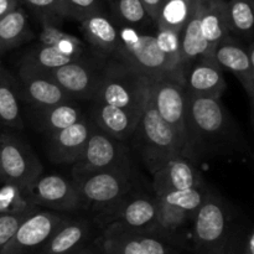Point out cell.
I'll use <instances>...</instances> for the list:
<instances>
[{
    "label": "cell",
    "mask_w": 254,
    "mask_h": 254,
    "mask_svg": "<svg viewBox=\"0 0 254 254\" xmlns=\"http://www.w3.org/2000/svg\"><path fill=\"white\" fill-rule=\"evenodd\" d=\"M247 149L240 127L221 99L186 94L185 156L196 161L236 155Z\"/></svg>",
    "instance_id": "obj_1"
},
{
    "label": "cell",
    "mask_w": 254,
    "mask_h": 254,
    "mask_svg": "<svg viewBox=\"0 0 254 254\" xmlns=\"http://www.w3.org/2000/svg\"><path fill=\"white\" fill-rule=\"evenodd\" d=\"M240 223L232 207L213 192L198 210L192 223L191 254H227Z\"/></svg>",
    "instance_id": "obj_2"
},
{
    "label": "cell",
    "mask_w": 254,
    "mask_h": 254,
    "mask_svg": "<svg viewBox=\"0 0 254 254\" xmlns=\"http://www.w3.org/2000/svg\"><path fill=\"white\" fill-rule=\"evenodd\" d=\"M130 140L151 174L173 156L185 155L181 139L155 111L149 82L143 111Z\"/></svg>",
    "instance_id": "obj_3"
},
{
    "label": "cell",
    "mask_w": 254,
    "mask_h": 254,
    "mask_svg": "<svg viewBox=\"0 0 254 254\" xmlns=\"http://www.w3.org/2000/svg\"><path fill=\"white\" fill-rule=\"evenodd\" d=\"M210 191L211 189L205 185L155 196L156 222L151 233L190 252L186 231L192 227L193 220Z\"/></svg>",
    "instance_id": "obj_4"
},
{
    "label": "cell",
    "mask_w": 254,
    "mask_h": 254,
    "mask_svg": "<svg viewBox=\"0 0 254 254\" xmlns=\"http://www.w3.org/2000/svg\"><path fill=\"white\" fill-rule=\"evenodd\" d=\"M117 26L119 46L112 59L149 78L174 79L184 86L183 77L171 67L156 47L154 35L146 34L135 27Z\"/></svg>",
    "instance_id": "obj_5"
},
{
    "label": "cell",
    "mask_w": 254,
    "mask_h": 254,
    "mask_svg": "<svg viewBox=\"0 0 254 254\" xmlns=\"http://www.w3.org/2000/svg\"><path fill=\"white\" fill-rule=\"evenodd\" d=\"M82 208L94 215L106 212L135 190L131 169L71 174Z\"/></svg>",
    "instance_id": "obj_6"
},
{
    "label": "cell",
    "mask_w": 254,
    "mask_h": 254,
    "mask_svg": "<svg viewBox=\"0 0 254 254\" xmlns=\"http://www.w3.org/2000/svg\"><path fill=\"white\" fill-rule=\"evenodd\" d=\"M148 82L149 77L112 59L103 64L101 83L92 101L133 113H141L148 92Z\"/></svg>",
    "instance_id": "obj_7"
},
{
    "label": "cell",
    "mask_w": 254,
    "mask_h": 254,
    "mask_svg": "<svg viewBox=\"0 0 254 254\" xmlns=\"http://www.w3.org/2000/svg\"><path fill=\"white\" fill-rule=\"evenodd\" d=\"M44 173L31 146L12 134L0 135V184H12L26 191Z\"/></svg>",
    "instance_id": "obj_8"
},
{
    "label": "cell",
    "mask_w": 254,
    "mask_h": 254,
    "mask_svg": "<svg viewBox=\"0 0 254 254\" xmlns=\"http://www.w3.org/2000/svg\"><path fill=\"white\" fill-rule=\"evenodd\" d=\"M131 169V159L124 141L92 127L91 134L78 160L72 165L71 174Z\"/></svg>",
    "instance_id": "obj_9"
},
{
    "label": "cell",
    "mask_w": 254,
    "mask_h": 254,
    "mask_svg": "<svg viewBox=\"0 0 254 254\" xmlns=\"http://www.w3.org/2000/svg\"><path fill=\"white\" fill-rule=\"evenodd\" d=\"M156 222L155 195L134 191L106 212L93 216L97 230L118 226L140 233H151Z\"/></svg>",
    "instance_id": "obj_10"
},
{
    "label": "cell",
    "mask_w": 254,
    "mask_h": 254,
    "mask_svg": "<svg viewBox=\"0 0 254 254\" xmlns=\"http://www.w3.org/2000/svg\"><path fill=\"white\" fill-rule=\"evenodd\" d=\"M96 243L103 254H191L153 233H140L118 226L99 230Z\"/></svg>",
    "instance_id": "obj_11"
},
{
    "label": "cell",
    "mask_w": 254,
    "mask_h": 254,
    "mask_svg": "<svg viewBox=\"0 0 254 254\" xmlns=\"http://www.w3.org/2000/svg\"><path fill=\"white\" fill-rule=\"evenodd\" d=\"M69 217L68 213L35 211L22 221L0 254H41L50 238Z\"/></svg>",
    "instance_id": "obj_12"
},
{
    "label": "cell",
    "mask_w": 254,
    "mask_h": 254,
    "mask_svg": "<svg viewBox=\"0 0 254 254\" xmlns=\"http://www.w3.org/2000/svg\"><path fill=\"white\" fill-rule=\"evenodd\" d=\"M29 202L40 210L71 213L82 210L79 193L71 179L56 174L41 175L25 191Z\"/></svg>",
    "instance_id": "obj_13"
},
{
    "label": "cell",
    "mask_w": 254,
    "mask_h": 254,
    "mask_svg": "<svg viewBox=\"0 0 254 254\" xmlns=\"http://www.w3.org/2000/svg\"><path fill=\"white\" fill-rule=\"evenodd\" d=\"M16 82L20 98L31 104L32 108H46L73 101L52 78L50 72L26 62L20 64Z\"/></svg>",
    "instance_id": "obj_14"
},
{
    "label": "cell",
    "mask_w": 254,
    "mask_h": 254,
    "mask_svg": "<svg viewBox=\"0 0 254 254\" xmlns=\"http://www.w3.org/2000/svg\"><path fill=\"white\" fill-rule=\"evenodd\" d=\"M149 89L155 111L181 139L185 154L186 93L184 86L174 79L149 78Z\"/></svg>",
    "instance_id": "obj_15"
},
{
    "label": "cell",
    "mask_w": 254,
    "mask_h": 254,
    "mask_svg": "<svg viewBox=\"0 0 254 254\" xmlns=\"http://www.w3.org/2000/svg\"><path fill=\"white\" fill-rule=\"evenodd\" d=\"M216 64L222 71L235 74L253 106L254 99V44H245L236 37L226 36L213 52Z\"/></svg>",
    "instance_id": "obj_16"
},
{
    "label": "cell",
    "mask_w": 254,
    "mask_h": 254,
    "mask_svg": "<svg viewBox=\"0 0 254 254\" xmlns=\"http://www.w3.org/2000/svg\"><path fill=\"white\" fill-rule=\"evenodd\" d=\"M103 64H93L84 57L50 71L52 78L72 99H92L98 91Z\"/></svg>",
    "instance_id": "obj_17"
},
{
    "label": "cell",
    "mask_w": 254,
    "mask_h": 254,
    "mask_svg": "<svg viewBox=\"0 0 254 254\" xmlns=\"http://www.w3.org/2000/svg\"><path fill=\"white\" fill-rule=\"evenodd\" d=\"M151 175L155 196L206 185L195 161L185 155L173 156Z\"/></svg>",
    "instance_id": "obj_18"
},
{
    "label": "cell",
    "mask_w": 254,
    "mask_h": 254,
    "mask_svg": "<svg viewBox=\"0 0 254 254\" xmlns=\"http://www.w3.org/2000/svg\"><path fill=\"white\" fill-rule=\"evenodd\" d=\"M93 122L91 118H82L68 128L47 136V154L55 164L73 165L81 156L91 134Z\"/></svg>",
    "instance_id": "obj_19"
},
{
    "label": "cell",
    "mask_w": 254,
    "mask_h": 254,
    "mask_svg": "<svg viewBox=\"0 0 254 254\" xmlns=\"http://www.w3.org/2000/svg\"><path fill=\"white\" fill-rule=\"evenodd\" d=\"M226 86L223 71L215 60H198L184 72L186 94L221 99Z\"/></svg>",
    "instance_id": "obj_20"
},
{
    "label": "cell",
    "mask_w": 254,
    "mask_h": 254,
    "mask_svg": "<svg viewBox=\"0 0 254 254\" xmlns=\"http://www.w3.org/2000/svg\"><path fill=\"white\" fill-rule=\"evenodd\" d=\"M96 228L93 221L71 216L50 238L41 254L74 253L96 240L98 236H94Z\"/></svg>",
    "instance_id": "obj_21"
},
{
    "label": "cell",
    "mask_w": 254,
    "mask_h": 254,
    "mask_svg": "<svg viewBox=\"0 0 254 254\" xmlns=\"http://www.w3.org/2000/svg\"><path fill=\"white\" fill-rule=\"evenodd\" d=\"M140 113L124 111L107 106L101 102L92 101L91 121L107 134L118 140H130L138 124Z\"/></svg>",
    "instance_id": "obj_22"
},
{
    "label": "cell",
    "mask_w": 254,
    "mask_h": 254,
    "mask_svg": "<svg viewBox=\"0 0 254 254\" xmlns=\"http://www.w3.org/2000/svg\"><path fill=\"white\" fill-rule=\"evenodd\" d=\"M180 54L183 71L198 60H215L200 25V0H193L192 10L180 31Z\"/></svg>",
    "instance_id": "obj_23"
},
{
    "label": "cell",
    "mask_w": 254,
    "mask_h": 254,
    "mask_svg": "<svg viewBox=\"0 0 254 254\" xmlns=\"http://www.w3.org/2000/svg\"><path fill=\"white\" fill-rule=\"evenodd\" d=\"M84 39L102 54L113 57L119 46L118 26L107 11L96 12L78 22Z\"/></svg>",
    "instance_id": "obj_24"
},
{
    "label": "cell",
    "mask_w": 254,
    "mask_h": 254,
    "mask_svg": "<svg viewBox=\"0 0 254 254\" xmlns=\"http://www.w3.org/2000/svg\"><path fill=\"white\" fill-rule=\"evenodd\" d=\"M83 118L81 108L74 101L64 102L46 108H34V122L37 130L49 136L68 128Z\"/></svg>",
    "instance_id": "obj_25"
},
{
    "label": "cell",
    "mask_w": 254,
    "mask_h": 254,
    "mask_svg": "<svg viewBox=\"0 0 254 254\" xmlns=\"http://www.w3.org/2000/svg\"><path fill=\"white\" fill-rule=\"evenodd\" d=\"M200 25L206 42L215 52L217 45L230 35L225 0H200Z\"/></svg>",
    "instance_id": "obj_26"
},
{
    "label": "cell",
    "mask_w": 254,
    "mask_h": 254,
    "mask_svg": "<svg viewBox=\"0 0 254 254\" xmlns=\"http://www.w3.org/2000/svg\"><path fill=\"white\" fill-rule=\"evenodd\" d=\"M31 37L29 16L22 6L0 17V56L25 44Z\"/></svg>",
    "instance_id": "obj_27"
},
{
    "label": "cell",
    "mask_w": 254,
    "mask_h": 254,
    "mask_svg": "<svg viewBox=\"0 0 254 254\" xmlns=\"http://www.w3.org/2000/svg\"><path fill=\"white\" fill-rule=\"evenodd\" d=\"M19 99L16 78L0 62V122L4 126L15 129L24 127Z\"/></svg>",
    "instance_id": "obj_28"
},
{
    "label": "cell",
    "mask_w": 254,
    "mask_h": 254,
    "mask_svg": "<svg viewBox=\"0 0 254 254\" xmlns=\"http://www.w3.org/2000/svg\"><path fill=\"white\" fill-rule=\"evenodd\" d=\"M225 4L231 36L245 44L253 42L254 0H225Z\"/></svg>",
    "instance_id": "obj_29"
},
{
    "label": "cell",
    "mask_w": 254,
    "mask_h": 254,
    "mask_svg": "<svg viewBox=\"0 0 254 254\" xmlns=\"http://www.w3.org/2000/svg\"><path fill=\"white\" fill-rule=\"evenodd\" d=\"M39 44L54 47L61 54L73 59H84L86 44L74 35L68 34L54 22H41Z\"/></svg>",
    "instance_id": "obj_30"
},
{
    "label": "cell",
    "mask_w": 254,
    "mask_h": 254,
    "mask_svg": "<svg viewBox=\"0 0 254 254\" xmlns=\"http://www.w3.org/2000/svg\"><path fill=\"white\" fill-rule=\"evenodd\" d=\"M106 5L116 25L141 30L150 22L154 24L141 0H106Z\"/></svg>",
    "instance_id": "obj_31"
},
{
    "label": "cell",
    "mask_w": 254,
    "mask_h": 254,
    "mask_svg": "<svg viewBox=\"0 0 254 254\" xmlns=\"http://www.w3.org/2000/svg\"><path fill=\"white\" fill-rule=\"evenodd\" d=\"M193 0H163L155 20V29L164 27L181 31L192 10Z\"/></svg>",
    "instance_id": "obj_32"
},
{
    "label": "cell",
    "mask_w": 254,
    "mask_h": 254,
    "mask_svg": "<svg viewBox=\"0 0 254 254\" xmlns=\"http://www.w3.org/2000/svg\"><path fill=\"white\" fill-rule=\"evenodd\" d=\"M78 60L81 59H73V57L66 56V55L55 50L54 47L37 44L25 54L22 62H26V64L37 67V68L50 72L52 69L60 68L64 64H71V62L78 61Z\"/></svg>",
    "instance_id": "obj_33"
},
{
    "label": "cell",
    "mask_w": 254,
    "mask_h": 254,
    "mask_svg": "<svg viewBox=\"0 0 254 254\" xmlns=\"http://www.w3.org/2000/svg\"><path fill=\"white\" fill-rule=\"evenodd\" d=\"M155 44L160 54L166 59V61L171 64L174 69L183 77L184 71L181 64V54H180V32L174 31L170 29L158 27L155 35Z\"/></svg>",
    "instance_id": "obj_34"
},
{
    "label": "cell",
    "mask_w": 254,
    "mask_h": 254,
    "mask_svg": "<svg viewBox=\"0 0 254 254\" xmlns=\"http://www.w3.org/2000/svg\"><path fill=\"white\" fill-rule=\"evenodd\" d=\"M31 208H35V206L29 202L21 189L12 184H1L0 186V215L24 212Z\"/></svg>",
    "instance_id": "obj_35"
},
{
    "label": "cell",
    "mask_w": 254,
    "mask_h": 254,
    "mask_svg": "<svg viewBox=\"0 0 254 254\" xmlns=\"http://www.w3.org/2000/svg\"><path fill=\"white\" fill-rule=\"evenodd\" d=\"M62 16L74 21H82L89 15L106 11V0H61Z\"/></svg>",
    "instance_id": "obj_36"
},
{
    "label": "cell",
    "mask_w": 254,
    "mask_h": 254,
    "mask_svg": "<svg viewBox=\"0 0 254 254\" xmlns=\"http://www.w3.org/2000/svg\"><path fill=\"white\" fill-rule=\"evenodd\" d=\"M36 16L39 22H54L59 25L64 20L61 0H20Z\"/></svg>",
    "instance_id": "obj_37"
},
{
    "label": "cell",
    "mask_w": 254,
    "mask_h": 254,
    "mask_svg": "<svg viewBox=\"0 0 254 254\" xmlns=\"http://www.w3.org/2000/svg\"><path fill=\"white\" fill-rule=\"evenodd\" d=\"M40 210V208H31V210L24 211L19 213H11V215H0V252L6 246L10 238L16 232L17 227L21 225L22 221L29 217L32 212Z\"/></svg>",
    "instance_id": "obj_38"
},
{
    "label": "cell",
    "mask_w": 254,
    "mask_h": 254,
    "mask_svg": "<svg viewBox=\"0 0 254 254\" xmlns=\"http://www.w3.org/2000/svg\"><path fill=\"white\" fill-rule=\"evenodd\" d=\"M227 254H254V230L240 223Z\"/></svg>",
    "instance_id": "obj_39"
},
{
    "label": "cell",
    "mask_w": 254,
    "mask_h": 254,
    "mask_svg": "<svg viewBox=\"0 0 254 254\" xmlns=\"http://www.w3.org/2000/svg\"><path fill=\"white\" fill-rule=\"evenodd\" d=\"M161 1H163V0H141V2H143V5L145 6L146 11H148L149 16L153 20L154 24H155L156 17H158Z\"/></svg>",
    "instance_id": "obj_40"
},
{
    "label": "cell",
    "mask_w": 254,
    "mask_h": 254,
    "mask_svg": "<svg viewBox=\"0 0 254 254\" xmlns=\"http://www.w3.org/2000/svg\"><path fill=\"white\" fill-rule=\"evenodd\" d=\"M19 6H21L20 0H0V17L5 16Z\"/></svg>",
    "instance_id": "obj_41"
},
{
    "label": "cell",
    "mask_w": 254,
    "mask_h": 254,
    "mask_svg": "<svg viewBox=\"0 0 254 254\" xmlns=\"http://www.w3.org/2000/svg\"><path fill=\"white\" fill-rule=\"evenodd\" d=\"M72 254H103V253H102L101 248L98 247L96 241H93V242L88 243V245L84 246V247H82L81 250L76 251V252Z\"/></svg>",
    "instance_id": "obj_42"
},
{
    "label": "cell",
    "mask_w": 254,
    "mask_h": 254,
    "mask_svg": "<svg viewBox=\"0 0 254 254\" xmlns=\"http://www.w3.org/2000/svg\"><path fill=\"white\" fill-rule=\"evenodd\" d=\"M0 135H1V134H0Z\"/></svg>",
    "instance_id": "obj_43"
}]
</instances>
